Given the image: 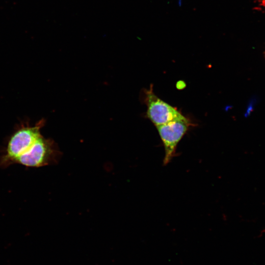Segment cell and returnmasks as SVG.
<instances>
[{
  "label": "cell",
  "mask_w": 265,
  "mask_h": 265,
  "mask_svg": "<svg viewBox=\"0 0 265 265\" xmlns=\"http://www.w3.org/2000/svg\"><path fill=\"white\" fill-rule=\"evenodd\" d=\"M189 126V120L182 115L167 123L156 127L164 148V165L169 163L176 156L178 144Z\"/></svg>",
  "instance_id": "cell-3"
},
{
  "label": "cell",
  "mask_w": 265,
  "mask_h": 265,
  "mask_svg": "<svg viewBox=\"0 0 265 265\" xmlns=\"http://www.w3.org/2000/svg\"><path fill=\"white\" fill-rule=\"evenodd\" d=\"M62 153L51 138L41 135L26 152L18 157L14 164L26 167H40L57 164Z\"/></svg>",
  "instance_id": "cell-2"
},
{
  "label": "cell",
  "mask_w": 265,
  "mask_h": 265,
  "mask_svg": "<svg viewBox=\"0 0 265 265\" xmlns=\"http://www.w3.org/2000/svg\"><path fill=\"white\" fill-rule=\"evenodd\" d=\"M45 121L41 119L34 126L23 125L8 138L0 155V167L6 168L14 164L15 160L26 152L42 135L41 129Z\"/></svg>",
  "instance_id": "cell-1"
},
{
  "label": "cell",
  "mask_w": 265,
  "mask_h": 265,
  "mask_svg": "<svg viewBox=\"0 0 265 265\" xmlns=\"http://www.w3.org/2000/svg\"><path fill=\"white\" fill-rule=\"evenodd\" d=\"M186 86V84L183 81H179L177 82L176 86L177 88L182 89L184 88Z\"/></svg>",
  "instance_id": "cell-5"
},
{
  "label": "cell",
  "mask_w": 265,
  "mask_h": 265,
  "mask_svg": "<svg viewBox=\"0 0 265 265\" xmlns=\"http://www.w3.org/2000/svg\"><path fill=\"white\" fill-rule=\"evenodd\" d=\"M144 101L147 106V116L157 127L167 123L182 114L154 93L151 85L144 90Z\"/></svg>",
  "instance_id": "cell-4"
}]
</instances>
